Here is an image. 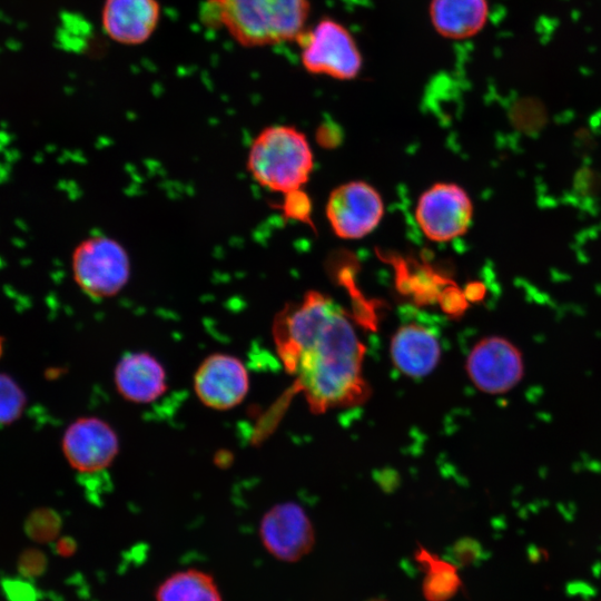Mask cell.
I'll list each match as a JSON object with an SVG mask.
<instances>
[{"mask_svg": "<svg viewBox=\"0 0 601 601\" xmlns=\"http://www.w3.org/2000/svg\"><path fill=\"white\" fill-rule=\"evenodd\" d=\"M484 551L481 544L472 538L457 540L449 551V561L459 566L475 565L482 561Z\"/></svg>", "mask_w": 601, "mask_h": 601, "instance_id": "44dd1931", "label": "cell"}, {"mask_svg": "<svg viewBox=\"0 0 601 601\" xmlns=\"http://www.w3.org/2000/svg\"><path fill=\"white\" fill-rule=\"evenodd\" d=\"M62 451L76 471L93 473L112 463L119 451V440L106 421L93 416L81 417L67 427Z\"/></svg>", "mask_w": 601, "mask_h": 601, "instance_id": "8fae6325", "label": "cell"}, {"mask_svg": "<svg viewBox=\"0 0 601 601\" xmlns=\"http://www.w3.org/2000/svg\"><path fill=\"white\" fill-rule=\"evenodd\" d=\"M298 40L302 65L309 73L352 80L362 70L363 59L353 35L336 20H319Z\"/></svg>", "mask_w": 601, "mask_h": 601, "instance_id": "5b68a950", "label": "cell"}, {"mask_svg": "<svg viewBox=\"0 0 601 601\" xmlns=\"http://www.w3.org/2000/svg\"><path fill=\"white\" fill-rule=\"evenodd\" d=\"M114 381L125 400L138 404L156 401L167 388L162 364L148 352L124 355L115 368Z\"/></svg>", "mask_w": 601, "mask_h": 601, "instance_id": "4fadbf2b", "label": "cell"}, {"mask_svg": "<svg viewBox=\"0 0 601 601\" xmlns=\"http://www.w3.org/2000/svg\"><path fill=\"white\" fill-rule=\"evenodd\" d=\"M428 13L440 36L462 40L482 30L489 6L487 0H431Z\"/></svg>", "mask_w": 601, "mask_h": 601, "instance_id": "9a60e30c", "label": "cell"}, {"mask_svg": "<svg viewBox=\"0 0 601 601\" xmlns=\"http://www.w3.org/2000/svg\"><path fill=\"white\" fill-rule=\"evenodd\" d=\"M72 278L88 297L100 300L117 296L129 283L131 260L117 239L91 235L80 240L71 254Z\"/></svg>", "mask_w": 601, "mask_h": 601, "instance_id": "277c9868", "label": "cell"}, {"mask_svg": "<svg viewBox=\"0 0 601 601\" xmlns=\"http://www.w3.org/2000/svg\"><path fill=\"white\" fill-rule=\"evenodd\" d=\"M467 298L471 300H479L484 296V288L482 285L474 284L470 287V290L466 293Z\"/></svg>", "mask_w": 601, "mask_h": 601, "instance_id": "603a6c76", "label": "cell"}, {"mask_svg": "<svg viewBox=\"0 0 601 601\" xmlns=\"http://www.w3.org/2000/svg\"><path fill=\"white\" fill-rule=\"evenodd\" d=\"M283 215L293 220L312 225L309 197L302 189L285 194L280 204Z\"/></svg>", "mask_w": 601, "mask_h": 601, "instance_id": "ffe728a7", "label": "cell"}, {"mask_svg": "<svg viewBox=\"0 0 601 601\" xmlns=\"http://www.w3.org/2000/svg\"><path fill=\"white\" fill-rule=\"evenodd\" d=\"M102 28L116 42L140 45L156 30L160 7L157 0H106Z\"/></svg>", "mask_w": 601, "mask_h": 601, "instance_id": "7c38bea8", "label": "cell"}, {"mask_svg": "<svg viewBox=\"0 0 601 601\" xmlns=\"http://www.w3.org/2000/svg\"><path fill=\"white\" fill-rule=\"evenodd\" d=\"M27 398L21 387L7 374L0 373V425L18 420Z\"/></svg>", "mask_w": 601, "mask_h": 601, "instance_id": "ac0fdd59", "label": "cell"}, {"mask_svg": "<svg viewBox=\"0 0 601 601\" xmlns=\"http://www.w3.org/2000/svg\"><path fill=\"white\" fill-rule=\"evenodd\" d=\"M194 390L203 404L213 410H229L238 405L249 390L244 363L236 356L208 355L194 375Z\"/></svg>", "mask_w": 601, "mask_h": 601, "instance_id": "30bf717a", "label": "cell"}, {"mask_svg": "<svg viewBox=\"0 0 601 601\" xmlns=\"http://www.w3.org/2000/svg\"><path fill=\"white\" fill-rule=\"evenodd\" d=\"M2 352H3V338L0 337V356L2 355Z\"/></svg>", "mask_w": 601, "mask_h": 601, "instance_id": "d4e9b609", "label": "cell"}, {"mask_svg": "<svg viewBox=\"0 0 601 601\" xmlns=\"http://www.w3.org/2000/svg\"><path fill=\"white\" fill-rule=\"evenodd\" d=\"M394 366L411 377L430 374L441 358V344L434 333L417 323H407L397 328L390 346Z\"/></svg>", "mask_w": 601, "mask_h": 601, "instance_id": "5bb4252c", "label": "cell"}, {"mask_svg": "<svg viewBox=\"0 0 601 601\" xmlns=\"http://www.w3.org/2000/svg\"><path fill=\"white\" fill-rule=\"evenodd\" d=\"M308 13L309 0H207L201 9L210 27L248 48L298 40Z\"/></svg>", "mask_w": 601, "mask_h": 601, "instance_id": "7a4b0ae2", "label": "cell"}, {"mask_svg": "<svg viewBox=\"0 0 601 601\" xmlns=\"http://www.w3.org/2000/svg\"><path fill=\"white\" fill-rule=\"evenodd\" d=\"M259 535L265 549L276 559L295 562L314 546L313 524L300 505L283 502L270 508L263 516Z\"/></svg>", "mask_w": 601, "mask_h": 601, "instance_id": "9c48e42d", "label": "cell"}, {"mask_svg": "<svg viewBox=\"0 0 601 601\" xmlns=\"http://www.w3.org/2000/svg\"><path fill=\"white\" fill-rule=\"evenodd\" d=\"M156 601H221V595L209 573L188 569L164 580L157 589Z\"/></svg>", "mask_w": 601, "mask_h": 601, "instance_id": "2e32d148", "label": "cell"}, {"mask_svg": "<svg viewBox=\"0 0 601 601\" xmlns=\"http://www.w3.org/2000/svg\"><path fill=\"white\" fill-rule=\"evenodd\" d=\"M600 188V177L591 168H581L577 171L573 183L574 193L579 197L590 198Z\"/></svg>", "mask_w": 601, "mask_h": 601, "instance_id": "7402d4cb", "label": "cell"}, {"mask_svg": "<svg viewBox=\"0 0 601 601\" xmlns=\"http://www.w3.org/2000/svg\"><path fill=\"white\" fill-rule=\"evenodd\" d=\"M473 204L459 185L439 183L425 190L415 209L416 221L423 234L433 242H447L469 229Z\"/></svg>", "mask_w": 601, "mask_h": 601, "instance_id": "8992f818", "label": "cell"}, {"mask_svg": "<svg viewBox=\"0 0 601 601\" xmlns=\"http://www.w3.org/2000/svg\"><path fill=\"white\" fill-rule=\"evenodd\" d=\"M415 560L425 572L423 595L426 601H449L457 593L462 581L455 564L421 545L415 551Z\"/></svg>", "mask_w": 601, "mask_h": 601, "instance_id": "e0dca14e", "label": "cell"}, {"mask_svg": "<svg viewBox=\"0 0 601 601\" xmlns=\"http://www.w3.org/2000/svg\"><path fill=\"white\" fill-rule=\"evenodd\" d=\"M366 601H387V600L384 599V598H371V599H368Z\"/></svg>", "mask_w": 601, "mask_h": 601, "instance_id": "cb8c5ba5", "label": "cell"}, {"mask_svg": "<svg viewBox=\"0 0 601 601\" xmlns=\"http://www.w3.org/2000/svg\"><path fill=\"white\" fill-rule=\"evenodd\" d=\"M60 518L57 512L51 509L35 510L28 521L27 530L30 535L38 540H50L59 531Z\"/></svg>", "mask_w": 601, "mask_h": 601, "instance_id": "d6986e66", "label": "cell"}, {"mask_svg": "<svg viewBox=\"0 0 601 601\" xmlns=\"http://www.w3.org/2000/svg\"><path fill=\"white\" fill-rule=\"evenodd\" d=\"M384 204L378 191L365 181H348L328 197L326 216L334 233L344 239H358L381 221Z\"/></svg>", "mask_w": 601, "mask_h": 601, "instance_id": "52a82bcc", "label": "cell"}, {"mask_svg": "<svg viewBox=\"0 0 601 601\" xmlns=\"http://www.w3.org/2000/svg\"><path fill=\"white\" fill-rule=\"evenodd\" d=\"M313 167V152L306 136L285 125L268 126L258 132L246 158V168L254 181L283 195L302 189Z\"/></svg>", "mask_w": 601, "mask_h": 601, "instance_id": "3957f363", "label": "cell"}, {"mask_svg": "<svg viewBox=\"0 0 601 601\" xmlns=\"http://www.w3.org/2000/svg\"><path fill=\"white\" fill-rule=\"evenodd\" d=\"M273 339L285 370L314 413L362 404L370 386L362 367L365 346L343 308L331 297L307 292L274 317Z\"/></svg>", "mask_w": 601, "mask_h": 601, "instance_id": "6da1fadb", "label": "cell"}, {"mask_svg": "<svg viewBox=\"0 0 601 601\" xmlns=\"http://www.w3.org/2000/svg\"><path fill=\"white\" fill-rule=\"evenodd\" d=\"M523 358L509 339L489 336L480 339L469 353L466 372L482 392L502 394L512 390L523 376Z\"/></svg>", "mask_w": 601, "mask_h": 601, "instance_id": "ba28073f", "label": "cell"}]
</instances>
